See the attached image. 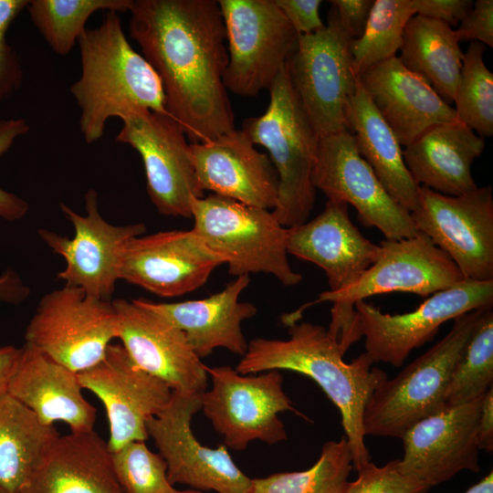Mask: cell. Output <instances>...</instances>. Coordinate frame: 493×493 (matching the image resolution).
I'll list each match as a JSON object with an SVG mask.
<instances>
[{
	"label": "cell",
	"instance_id": "25",
	"mask_svg": "<svg viewBox=\"0 0 493 493\" xmlns=\"http://www.w3.org/2000/svg\"><path fill=\"white\" fill-rule=\"evenodd\" d=\"M79 373L24 343L6 393L45 425L57 421L71 432L93 431L96 409L82 394Z\"/></svg>",
	"mask_w": 493,
	"mask_h": 493
},
{
	"label": "cell",
	"instance_id": "46",
	"mask_svg": "<svg viewBox=\"0 0 493 493\" xmlns=\"http://www.w3.org/2000/svg\"><path fill=\"white\" fill-rule=\"evenodd\" d=\"M479 449L493 451V386L483 396L477 427Z\"/></svg>",
	"mask_w": 493,
	"mask_h": 493
},
{
	"label": "cell",
	"instance_id": "33",
	"mask_svg": "<svg viewBox=\"0 0 493 493\" xmlns=\"http://www.w3.org/2000/svg\"><path fill=\"white\" fill-rule=\"evenodd\" d=\"M133 0H33L30 19L59 56L68 55L87 29L89 16L99 10L130 12Z\"/></svg>",
	"mask_w": 493,
	"mask_h": 493
},
{
	"label": "cell",
	"instance_id": "13",
	"mask_svg": "<svg viewBox=\"0 0 493 493\" xmlns=\"http://www.w3.org/2000/svg\"><path fill=\"white\" fill-rule=\"evenodd\" d=\"M99 194L89 189L85 195L86 215L75 212L60 203L65 217L74 227L69 238L47 229L37 231L39 237L66 262L58 278L65 285L77 287L94 298L111 301L123 252L129 241L146 231L143 223L114 226L106 221L99 210Z\"/></svg>",
	"mask_w": 493,
	"mask_h": 493
},
{
	"label": "cell",
	"instance_id": "37",
	"mask_svg": "<svg viewBox=\"0 0 493 493\" xmlns=\"http://www.w3.org/2000/svg\"><path fill=\"white\" fill-rule=\"evenodd\" d=\"M115 476L125 493H175L167 465L144 441H132L111 452Z\"/></svg>",
	"mask_w": 493,
	"mask_h": 493
},
{
	"label": "cell",
	"instance_id": "8",
	"mask_svg": "<svg viewBox=\"0 0 493 493\" xmlns=\"http://www.w3.org/2000/svg\"><path fill=\"white\" fill-rule=\"evenodd\" d=\"M352 40L331 5L328 24L315 33L299 35L287 62L294 91L319 137L348 130L347 110L358 80L350 50Z\"/></svg>",
	"mask_w": 493,
	"mask_h": 493
},
{
	"label": "cell",
	"instance_id": "4",
	"mask_svg": "<svg viewBox=\"0 0 493 493\" xmlns=\"http://www.w3.org/2000/svg\"><path fill=\"white\" fill-rule=\"evenodd\" d=\"M463 280L462 272L451 257L418 232L408 238L383 240L377 259L353 285L341 291L326 290L313 303H332L327 330L345 353L362 338L354 309L357 301L396 291L428 298Z\"/></svg>",
	"mask_w": 493,
	"mask_h": 493
},
{
	"label": "cell",
	"instance_id": "50",
	"mask_svg": "<svg viewBox=\"0 0 493 493\" xmlns=\"http://www.w3.org/2000/svg\"><path fill=\"white\" fill-rule=\"evenodd\" d=\"M0 493H4V492L0 490Z\"/></svg>",
	"mask_w": 493,
	"mask_h": 493
},
{
	"label": "cell",
	"instance_id": "40",
	"mask_svg": "<svg viewBox=\"0 0 493 493\" xmlns=\"http://www.w3.org/2000/svg\"><path fill=\"white\" fill-rule=\"evenodd\" d=\"M28 131L29 125L25 119H0V156ZM28 210L29 205L25 199L0 187V218L16 221L22 219Z\"/></svg>",
	"mask_w": 493,
	"mask_h": 493
},
{
	"label": "cell",
	"instance_id": "12",
	"mask_svg": "<svg viewBox=\"0 0 493 493\" xmlns=\"http://www.w3.org/2000/svg\"><path fill=\"white\" fill-rule=\"evenodd\" d=\"M493 280L465 279L425 299L413 311L391 315L365 300L354 304L358 330L373 362L400 367L440 326L469 311L492 307Z\"/></svg>",
	"mask_w": 493,
	"mask_h": 493
},
{
	"label": "cell",
	"instance_id": "30",
	"mask_svg": "<svg viewBox=\"0 0 493 493\" xmlns=\"http://www.w3.org/2000/svg\"><path fill=\"white\" fill-rule=\"evenodd\" d=\"M459 42L446 23L415 15L404 27L398 58L449 104L454 101L462 67Z\"/></svg>",
	"mask_w": 493,
	"mask_h": 493
},
{
	"label": "cell",
	"instance_id": "27",
	"mask_svg": "<svg viewBox=\"0 0 493 493\" xmlns=\"http://www.w3.org/2000/svg\"><path fill=\"white\" fill-rule=\"evenodd\" d=\"M19 493H125L107 443L94 431L58 435Z\"/></svg>",
	"mask_w": 493,
	"mask_h": 493
},
{
	"label": "cell",
	"instance_id": "19",
	"mask_svg": "<svg viewBox=\"0 0 493 493\" xmlns=\"http://www.w3.org/2000/svg\"><path fill=\"white\" fill-rule=\"evenodd\" d=\"M226 263L194 229L162 231L129 241L120 279L160 297L173 298L196 290Z\"/></svg>",
	"mask_w": 493,
	"mask_h": 493
},
{
	"label": "cell",
	"instance_id": "29",
	"mask_svg": "<svg viewBox=\"0 0 493 493\" xmlns=\"http://www.w3.org/2000/svg\"><path fill=\"white\" fill-rule=\"evenodd\" d=\"M347 126L360 155L371 166L388 194L408 212L414 211L419 205L420 185L405 165L398 139L359 79L347 110Z\"/></svg>",
	"mask_w": 493,
	"mask_h": 493
},
{
	"label": "cell",
	"instance_id": "32",
	"mask_svg": "<svg viewBox=\"0 0 493 493\" xmlns=\"http://www.w3.org/2000/svg\"><path fill=\"white\" fill-rule=\"evenodd\" d=\"M352 469L351 450L343 435L325 443L317 462L306 470L251 479L249 493H344Z\"/></svg>",
	"mask_w": 493,
	"mask_h": 493
},
{
	"label": "cell",
	"instance_id": "20",
	"mask_svg": "<svg viewBox=\"0 0 493 493\" xmlns=\"http://www.w3.org/2000/svg\"><path fill=\"white\" fill-rule=\"evenodd\" d=\"M483 396L445 406L411 426L401 438L400 472L430 488L464 470L479 472L477 427Z\"/></svg>",
	"mask_w": 493,
	"mask_h": 493
},
{
	"label": "cell",
	"instance_id": "15",
	"mask_svg": "<svg viewBox=\"0 0 493 493\" xmlns=\"http://www.w3.org/2000/svg\"><path fill=\"white\" fill-rule=\"evenodd\" d=\"M417 232L446 252L465 279L493 280V198L490 185L451 196L419 187L410 213Z\"/></svg>",
	"mask_w": 493,
	"mask_h": 493
},
{
	"label": "cell",
	"instance_id": "21",
	"mask_svg": "<svg viewBox=\"0 0 493 493\" xmlns=\"http://www.w3.org/2000/svg\"><path fill=\"white\" fill-rule=\"evenodd\" d=\"M117 314V339L143 371L175 393L202 394L207 387L206 366L183 331L134 299L112 300Z\"/></svg>",
	"mask_w": 493,
	"mask_h": 493
},
{
	"label": "cell",
	"instance_id": "22",
	"mask_svg": "<svg viewBox=\"0 0 493 493\" xmlns=\"http://www.w3.org/2000/svg\"><path fill=\"white\" fill-rule=\"evenodd\" d=\"M243 130L190 143L201 189L263 209H274L278 176L269 157L258 152Z\"/></svg>",
	"mask_w": 493,
	"mask_h": 493
},
{
	"label": "cell",
	"instance_id": "49",
	"mask_svg": "<svg viewBox=\"0 0 493 493\" xmlns=\"http://www.w3.org/2000/svg\"><path fill=\"white\" fill-rule=\"evenodd\" d=\"M175 493H203V492L196 489H189V490H184V491L177 490Z\"/></svg>",
	"mask_w": 493,
	"mask_h": 493
},
{
	"label": "cell",
	"instance_id": "7",
	"mask_svg": "<svg viewBox=\"0 0 493 493\" xmlns=\"http://www.w3.org/2000/svg\"><path fill=\"white\" fill-rule=\"evenodd\" d=\"M191 207L193 229L226 258L230 275L269 274L287 287L301 282L288 259V228L272 211L215 194L194 198Z\"/></svg>",
	"mask_w": 493,
	"mask_h": 493
},
{
	"label": "cell",
	"instance_id": "6",
	"mask_svg": "<svg viewBox=\"0 0 493 493\" xmlns=\"http://www.w3.org/2000/svg\"><path fill=\"white\" fill-rule=\"evenodd\" d=\"M484 309L454 319L442 340L373 389L363 410L365 436L401 439L418 421L445 407L453 370Z\"/></svg>",
	"mask_w": 493,
	"mask_h": 493
},
{
	"label": "cell",
	"instance_id": "24",
	"mask_svg": "<svg viewBox=\"0 0 493 493\" xmlns=\"http://www.w3.org/2000/svg\"><path fill=\"white\" fill-rule=\"evenodd\" d=\"M357 77L404 147L434 126L458 121L455 109L425 79L407 69L397 56Z\"/></svg>",
	"mask_w": 493,
	"mask_h": 493
},
{
	"label": "cell",
	"instance_id": "41",
	"mask_svg": "<svg viewBox=\"0 0 493 493\" xmlns=\"http://www.w3.org/2000/svg\"><path fill=\"white\" fill-rule=\"evenodd\" d=\"M455 31L459 41H477L492 47L493 1L477 0Z\"/></svg>",
	"mask_w": 493,
	"mask_h": 493
},
{
	"label": "cell",
	"instance_id": "39",
	"mask_svg": "<svg viewBox=\"0 0 493 493\" xmlns=\"http://www.w3.org/2000/svg\"><path fill=\"white\" fill-rule=\"evenodd\" d=\"M27 0H0V101L10 97L22 83L23 70L18 58L7 43L6 33Z\"/></svg>",
	"mask_w": 493,
	"mask_h": 493
},
{
	"label": "cell",
	"instance_id": "47",
	"mask_svg": "<svg viewBox=\"0 0 493 493\" xmlns=\"http://www.w3.org/2000/svg\"><path fill=\"white\" fill-rule=\"evenodd\" d=\"M20 352L21 347L16 348L13 345L0 347V393L6 392Z\"/></svg>",
	"mask_w": 493,
	"mask_h": 493
},
{
	"label": "cell",
	"instance_id": "3",
	"mask_svg": "<svg viewBox=\"0 0 493 493\" xmlns=\"http://www.w3.org/2000/svg\"><path fill=\"white\" fill-rule=\"evenodd\" d=\"M105 12L101 24L78 40L81 72L70 87L86 143L103 136L110 118L123 121L142 110L168 114L160 78L129 43L118 13Z\"/></svg>",
	"mask_w": 493,
	"mask_h": 493
},
{
	"label": "cell",
	"instance_id": "38",
	"mask_svg": "<svg viewBox=\"0 0 493 493\" xmlns=\"http://www.w3.org/2000/svg\"><path fill=\"white\" fill-rule=\"evenodd\" d=\"M349 481L344 493H427L432 488L400 472L398 459L383 467L369 462Z\"/></svg>",
	"mask_w": 493,
	"mask_h": 493
},
{
	"label": "cell",
	"instance_id": "48",
	"mask_svg": "<svg viewBox=\"0 0 493 493\" xmlns=\"http://www.w3.org/2000/svg\"><path fill=\"white\" fill-rule=\"evenodd\" d=\"M464 493H493V472L490 471Z\"/></svg>",
	"mask_w": 493,
	"mask_h": 493
},
{
	"label": "cell",
	"instance_id": "2",
	"mask_svg": "<svg viewBox=\"0 0 493 493\" xmlns=\"http://www.w3.org/2000/svg\"><path fill=\"white\" fill-rule=\"evenodd\" d=\"M288 340L256 338L236 365L241 374L270 370H289L309 376L339 409L356 471L368 464L362 415L373 389L387 374L372 367L373 361L362 353L351 362L328 330L309 322H290Z\"/></svg>",
	"mask_w": 493,
	"mask_h": 493
},
{
	"label": "cell",
	"instance_id": "9",
	"mask_svg": "<svg viewBox=\"0 0 493 493\" xmlns=\"http://www.w3.org/2000/svg\"><path fill=\"white\" fill-rule=\"evenodd\" d=\"M226 39V89L243 97L268 89L295 51L299 35L274 0H218Z\"/></svg>",
	"mask_w": 493,
	"mask_h": 493
},
{
	"label": "cell",
	"instance_id": "44",
	"mask_svg": "<svg viewBox=\"0 0 493 493\" xmlns=\"http://www.w3.org/2000/svg\"><path fill=\"white\" fill-rule=\"evenodd\" d=\"M340 24L353 38L360 37L366 26L373 0H332Z\"/></svg>",
	"mask_w": 493,
	"mask_h": 493
},
{
	"label": "cell",
	"instance_id": "10",
	"mask_svg": "<svg viewBox=\"0 0 493 493\" xmlns=\"http://www.w3.org/2000/svg\"><path fill=\"white\" fill-rule=\"evenodd\" d=\"M114 339L112 300L68 285L40 299L25 332L26 343L78 373L99 363Z\"/></svg>",
	"mask_w": 493,
	"mask_h": 493
},
{
	"label": "cell",
	"instance_id": "23",
	"mask_svg": "<svg viewBox=\"0 0 493 493\" xmlns=\"http://www.w3.org/2000/svg\"><path fill=\"white\" fill-rule=\"evenodd\" d=\"M287 250L323 269L329 291L336 292L353 285L375 262L380 245L353 225L346 203L328 200L315 218L288 228Z\"/></svg>",
	"mask_w": 493,
	"mask_h": 493
},
{
	"label": "cell",
	"instance_id": "35",
	"mask_svg": "<svg viewBox=\"0 0 493 493\" xmlns=\"http://www.w3.org/2000/svg\"><path fill=\"white\" fill-rule=\"evenodd\" d=\"M493 383V311H482L453 370L445 406L471 402L486 393Z\"/></svg>",
	"mask_w": 493,
	"mask_h": 493
},
{
	"label": "cell",
	"instance_id": "17",
	"mask_svg": "<svg viewBox=\"0 0 493 493\" xmlns=\"http://www.w3.org/2000/svg\"><path fill=\"white\" fill-rule=\"evenodd\" d=\"M202 394L173 392L168 405L146 422L152 437L167 465L172 485L217 493H249L251 479L235 464L226 446L202 445L191 428L193 416L201 410Z\"/></svg>",
	"mask_w": 493,
	"mask_h": 493
},
{
	"label": "cell",
	"instance_id": "18",
	"mask_svg": "<svg viewBox=\"0 0 493 493\" xmlns=\"http://www.w3.org/2000/svg\"><path fill=\"white\" fill-rule=\"evenodd\" d=\"M82 388L104 404L110 425L107 442L114 452L132 441L149 436L146 422L170 403L173 390L162 380L140 368L120 344H110L103 359L79 372Z\"/></svg>",
	"mask_w": 493,
	"mask_h": 493
},
{
	"label": "cell",
	"instance_id": "16",
	"mask_svg": "<svg viewBox=\"0 0 493 493\" xmlns=\"http://www.w3.org/2000/svg\"><path fill=\"white\" fill-rule=\"evenodd\" d=\"M116 141L141 156L147 193L166 216L192 218V200L204 197L193 164L190 143L179 123L168 114L142 110L122 121Z\"/></svg>",
	"mask_w": 493,
	"mask_h": 493
},
{
	"label": "cell",
	"instance_id": "5",
	"mask_svg": "<svg viewBox=\"0 0 493 493\" xmlns=\"http://www.w3.org/2000/svg\"><path fill=\"white\" fill-rule=\"evenodd\" d=\"M268 91L270 100L264 114L246 120L242 130L269 153L279 183L272 214L289 228L306 223L314 207L311 174L320 137L297 98L287 64Z\"/></svg>",
	"mask_w": 493,
	"mask_h": 493
},
{
	"label": "cell",
	"instance_id": "28",
	"mask_svg": "<svg viewBox=\"0 0 493 493\" xmlns=\"http://www.w3.org/2000/svg\"><path fill=\"white\" fill-rule=\"evenodd\" d=\"M484 149V138L456 121L432 127L405 146L403 155L418 185L457 196L477 187L471 165Z\"/></svg>",
	"mask_w": 493,
	"mask_h": 493
},
{
	"label": "cell",
	"instance_id": "43",
	"mask_svg": "<svg viewBox=\"0 0 493 493\" xmlns=\"http://www.w3.org/2000/svg\"><path fill=\"white\" fill-rule=\"evenodd\" d=\"M473 4L471 0H413L415 15L443 21L451 27L458 26Z\"/></svg>",
	"mask_w": 493,
	"mask_h": 493
},
{
	"label": "cell",
	"instance_id": "31",
	"mask_svg": "<svg viewBox=\"0 0 493 493\" xmlns=\"http://www.w3.org/2000/svg\"><path fill=\"white\" fill-rule=\"evenodd\" d=\"M59 434L6 392L0 393V490L19 493Z\"/></svg>",
	"mask_w": 493,
	"mask_h": 493
},
{
	"label": "cell",
	"instance_id": "26",
	"mask_svg": "<svg viewBox=\"0 0 493 493\" xmlns=\"http://www.w3.org/2000/svg\"><path fill=\"white\" fill-rule=\"evenodd\" d=\"M249 282V276L236 277L221 291L202 299L172 303L144 299L134 300L183 331L200 359L207 357L216 348H225L242 357L248 346L242 323L257 311L253 303L239 300Z\"/></svg>",
	"mask_w": 493,
	"mask_h": 493
},
{
	"label": "cell",
	"instance_id": "42",
	"mask_svg": "<svg viewBox=\"0 0 493 493\" xmlns=\"http://www.w3.org/2000/svg\"><path fill=\"white\" fill-rule=\"evenodd\" d=\"M298 35H309L323 28L320 16V0H274Z\"/></svg>",
	"mask_w": 493,
	"mask_h": 493
},
{
	"label": "cell",
	"instance_id": "1",
	"mask_svg": "<svg viewBox=\"0 0 493 493\" xmlns=\"http://www.w3.org/2000/svg\"><path fill=\"white\" fill-rule=\"evenodd\" d=\"M129 30L161 79L168 114L191 143L235 130L216 0H133Z\"/></svg>",
	"mask_w": 493,
	"mask_h": 493
},
{
	"label": "cell",
	"instance_id": "34",
	"mask_svg": "<svg viewBox=\"0 0 493 493\" xmlns=\"http://www.w3.org/2000/svg\"><path fill=\"white\" fill-rule=\"evenodd\" d=\"M415 16L413 0H375L362 35L351 41L350 50L356 76L396 57L404 27Z\"/></svg>",
	"mask_w": 493,
	"mask_h": 493
},
{
	"label": "cell",
	"instance_id": "36",
	"mask_svg": "<svg viewBox=\"0 0 493 493\" xmlns=\"http://www.w3.org/2000/svg\"><path fill=\"white\" fill-rule=\"evenodd\" d=\"M485 50L480 42L469 43L453 101L457 120L482 138L493 135V74L484 62Z\"/></svg>",
	"mask_w": 493,
	"mask_h": 493
},
{
	"label": "cell",
	"instance_id": "45",
	"mask_svg": "<svg viewBox=\"0 0 493 493\" xmlns=\"http://www.w3.org/2000/svg\"><path fill=\"white\" fill-rule=\"evenodd\" d=\"M29 294V287L12 267L0 275V302L18 305L25 301Z\"/></svg>",
	"mask_w": 493,
	"mask_h": 493
},
{
	"label": "cell",
	"instance_id": "11",
	"mask_svg": "<svg viewBox=\"0 0 493 493\" xmlns=\"http://www.w3.org/2000/svg\"><path fill=\"white\" fill-rule=\"evenodd\" d=\"M212 388L201 395L205 416L225 441L236 451L254 440L274 445L287 439L278 413L297 411L283 390V375L270 370L254 376L239 373L230 366L206 367Z\"/></svg>",
	"mask_w": 493,
	"mask_h": 493
},
{
	"label": "cell",
	"instance_id": "14",
	"mask_svg": "<svg viewBox=\"0 0 493 493\" xmlns=\"http://www.w3.org/2000/svg\"><path fill=\"white\" fill-rule=\"evenodd\" d=\"M311 181L328 200L351 205L360 222L378 228L385 239L408 238L418 233L410 212L388 194L360 155L348 130L319 138Z\"/></svg>",
	"mask_w": 493,
	"mask_h": 493
}]
</instances>
